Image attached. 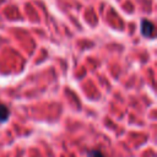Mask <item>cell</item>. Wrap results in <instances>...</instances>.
Wrapping results in <instances>:
<instances>
[{
	"instance_id": "6da1fadb",
	"label": "cell",
	"mask_w": 157,
	"mask_h": 157,
	"mask_svg": "<svg viewBox=\"0 0 157 157\" xmlns=\"http://www.w3.org/2000/svg\"><path fill=\"white\" fill-rule=\"evenodd\" d=\"M141 34L146 38L155 37V25L151 21L142 18L141 20Z\"/></svg>"
},
{
	"instance_id": "7a4b0ae2",
	"label": "cell",
	"mask_w": 157,
	"mask_h": 157,
	"mask_svg": "<svg viewBox=\"0 0 157 157\" xmlns=\"http://www.w3.org/2000/svg\"><path fill=\"white\" fill-rule=\"evenodd\" d=\"M9 115H10V112H9L7 107H6L5 104L0 103V123L6 121L7 118H9Z\"/></svg>"
},
{
	"instance_id": "3957f363",
	"label": "cell",
	"mask_w": 157,
	"mask_h": 157,
	"mask_svg": "<svg viewBox=\"0 0 157 157\" xmlns=\"http://www.w3.org/2000/svg\"><path fill=\"white\" fill-rule=\"evenodd\" d=\"M88 157H104V155L102 152H99V151L93 150V151H90L88 152Z\"/></svg>"
}]
</instances>
